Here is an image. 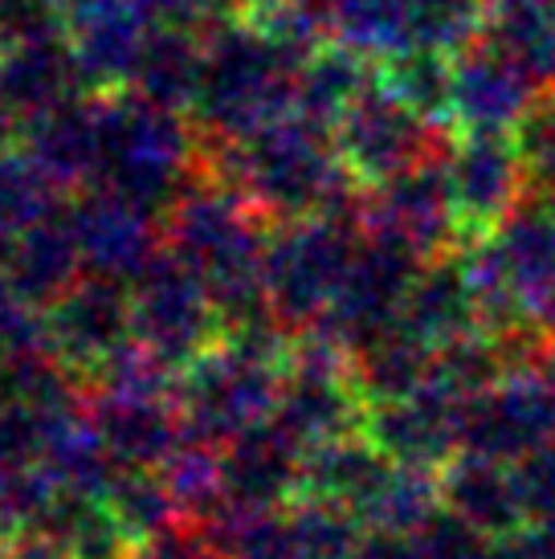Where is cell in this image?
I'll return each instance as SVG.
<instances>
[{
	"label": "cell",
	"mask_w": 555,
	"mask_h": 559,
	"mask_svg": "<svg viewBox=\"0 0 555 559\" xmlns=\"http://www.w3.org/2000/svg\"><path fill=\"white\" fill-rule=\"evenodd\" d=\"M543 86L491 33L453 58V135L515 131Z\"/></svg>",
	"instance_id": "cell-1"
},
{
	"label": "cell",
	"mask_w": 555,
	"mask_h": 559,
	"mask_svg": "<svg viewBox=\"0 0 555 559\" xmlns=\"http://www.w3.org/2000/svg\"><path fill=\"white\" fill-rule=\"evenodd\" d=\"M523 171L515 131H462L453 152V201L470 217H491L510 201Z\"/></svg>",
	"instance_id": "cell-2"
},
{
	"label": "cell",
	"mask_w": 555,
	"mask_h": 559,
	"mask_svg": "<svg viewBox=\"0 0 555 559\" xmlns=\"http://www.w3.org/2000/svg\"><path fill=\"white\" fill-rule=\"evenodd\" d=\"M392 98L437 131H453V53L413 46L392 62Z\"/></svg>",
	"instance_id": "cell-3"
}]
</instances>
